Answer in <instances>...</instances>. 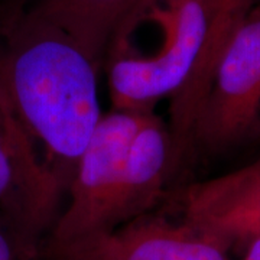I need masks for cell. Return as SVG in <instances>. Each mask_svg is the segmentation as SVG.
<instances>
[{"mask_svg": "<svg viewBox=\"0 0 260 260\" xmlns=\"http://www.w3.org/2000/svg\"><path fill=\"white\" fill-rule=\"evenodd\" d=\"M2 35L0 90L62 210L75 167L103 116L100 62L64 29L32 12Z\"/></svg>", "mask_w": 260, "mask_h": 260, "instance_id": "obj_1", "label": "cell"}, {"mask_svg": "<svg viewBox=\"0 0 260 260\" xmlns=\"http://www.w3.org/2000/svg\"><path fill=\"white\" fill-rule=\"evenodd\" d=\"M146 12L158 19L164 39L152 54L113 47L106 54L113 109L153 112L171 99L168 123L175 156L191 150L195 117L217 58L229 35L247 10L220 0H153Z\"/></svg>", "mask_w": 260, "mask_h": 260, "instance_id": "obj_2", "label": "cell"}, {"mask_svg": "<svg viewBox=\"0 0 260 260\" xmlns=\"http://www.w3.org/2000/svg\"><path fill=\"white\" fill-rule=\"evenodd\" d=\"M177 168L169 126L155 113L113 109L103 114L45 246L113 230L148 214Z\"/></svg>", "mask_w": 260, "mask_h": 260, "instance_id": "obj_3", "label": "cell"}, {"mask_svg": "<svg viewBox=\"0 0 260 260\" xmlns=\"http://www.w3.org/2000/svg\"><path fill=\"white\" fill-rule=\"evenodd\" d=\"M260 139V3L229 35L197 113L191 149L220 155Z\"/></svg>", "mask_w": 260, "mask_h": 260, "instance_id": "obj_4", "label": "cell"}, {"mask_svg": "<svg viewBox=\"0 0 260 260\" xmlns=\"http://www.w3.org/2000/svg\"><path fill=\"white\" fill-rule=\"evenodd\" d=\"M49 260H232L230 249L186 220L138 217L107 232L45 246Z\"/></svg>", "mask_w": 260, "mask_h": 260, "instance_id": "obj_5", "label": "cell"}, {"mask_svg": "<svg viewBox=\"0 0 260 260\" xmlns=\"http://www.w3.org/2000/svg\"><path fill=\"white\" fill-rule=\"evenodd\" d=\"M0 205L8 217L6 227L25 257L37 250L38 240L49 233L59 214L2 90Z\"/></svg>", "mask_w": 260, "mask_h": 260, "instance_id": "obj_6", "label": "cell"}, {"mask_svg": "<svg viewBox=\"0 0 260 260\" xmlns=\"http://www.w3.org/2000/svg\"><path fill=\"white\" fill-rule=\"evenodd\" d=\"M182 218L211 234L230 251L260 239V158L220 177L188 185Z\"/></svg>", "mask_w": 260, "mask_h": 260, "instance_id": "obj_7", "label": "cell"}, {"mask_svg": "<svg viewBox=\"0 0 260 260\" xmlns=\"http://www.w3.org/2000/svg\"><path fill=\"white\" fill-rule=\"evenodd\" d=\"M153 0H30L25 12L75 38L102 64L109 48L127 37Z\"/></svg>", "mask_w": 260, "mask_h": 260, "instance_id": "obj_8", "label": "cell"}, {"mask_svg": "<svg viewBox=\"0 0 260 260\" xmlns=\"http://www.w3.org/2000/svg\"><path fill=\"white\" fill-rule=\"evenodd\" d=\"M30 0H2L0 2V32L10 28L26 10Z\"/></svg>", "mask_w": 260, "mask_h": 260, "instance_id": "obj_9", "label": "cell"}, {"mask_svg": "<svg viewBox=\"0 0 260 260\" xmlns=\"http://www.w3.org/2000/svg\"><path fill=\"white\" fill-rule=\"evenodd\" d=\"M25 257L6 225H0V260H22Z\"/></svg>", "mask_w": 260, "mask_h": 260, "instance_id": "obj_10", "label": "cell"}, {"mask_svg": "<svg viewBox=\"0 0 260 260\" xmlns=\"http://www.w3.org/2000/svg\"><path fill=\"white\" fill-rule=\"evenodd\" d=\"M240 260H260V239L251 242L244 247Z\"/></svg>", "mask_w": 260, "mask_h": 260, "instance_id": "obj_11", "label": "cell"}, {"mask_svg": "<svg viewBox=\"0 0 260 260\" xmlns=\"http://www.w3.org/2000/svg\"><path fill=\"white\" fill-rule=\"evenodd\" d=\"M223 3H227L230 6H234V8H240V9H250L253 6V0H220Z\"/></svg>", "mask_w": 260, "mask_h": 260, "instance_id": "obj_12", "label": "cell"}]
</instances>
